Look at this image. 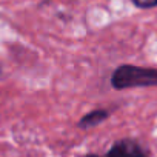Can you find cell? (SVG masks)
I'll return each mask as SVG.
<instances>
[{"label":"cell","instance_id":"6da1fadb","mask_svg":"<svg viewBox=\"0 0 157 157\" xmlns=\"http://www.w3.org/2000/svg\"><path fill=\"white\" fill-rule=\"evenodd\" d=\"M111 86L114 90L148 88L157 86V68H146L137 65H120L111 74Z\"/></svg>","mask_w":157,"mask_h":157},{"label":"cell","instance_id":"7a4b0ae2","mask_svg":"<svg viewBox=\"0 0 157 157\" xmlns=\"http://www.w3.org/2000/svg\"><path fill=\"white\" fill-rule=\"evenodd\" d=\"M103 157H149V151L134 139H120L113 143Z\"/></svg>","mask_w":157,"mask_h":157},{"label":"cell","instance_id":"3957f363","mask_svg":"<svg viewBox=\"0 0 157 157\" xmlns=\"http://www.w3.org/2000/svg\"><path fill=\"white\" fill-rule=\"evenodd\" d=\"M109 111L105 109V108H99V109H93L90 111L88 114H85L80 120H78L77 126L80 129H90V128H94L100 123H103L108 117H109Z\"/></svg>","mask_w":157,"mask_h":157},{"label":"cell","instance_id":"277c9868","mask_svg":"<svg viewBox=\"0 0 157 157\" xmlns=\"http://www.w3.org/2000/svg\"><path fill=\"white\" fill-rule=\"evenodd\" d=\"M132 5L140 10H151L157 6V0H131Z\"/></svg>","mask_w":157,"mask_h":157},{"label":"cell","instance_id":"5b68a950","mask_svg":"<svg viewBox=\"0 0 157 157\" xmlns=\"http://www.w3.org/2000/svg\"><path fill=\"white\" fill-rule=\"evenodd\" d=\"M82 157H103V155H97V154H86V155H82Z\"/></svg>","mask_w":157,"mask_h":157},{"label":"cell","instance_id":"8992f818","mask_svg":"<svg viewBox=\"0 0 157 157\" xmlns=\"http://www.w3.org/2000/svg\"><path fill=\"white\" fill-rule=\"evenodd\" d=\"M0 72H2V68H0Z\"/></svg>","mask_w":157,"mask_h":157}]
</instances>
